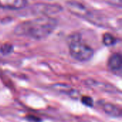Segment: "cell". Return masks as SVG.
<instances>
[{"mask_svg":"<svg viewBox=\"0 0 122 122\" xmlns=\"http://www.w3.org/2000/svg\"><path fill=\"white\" fill-rule=\"evenodd\" d=\"M57 20L50 16H40L25 21L15 28V34L34 39H43L49 36L56 29Z\"/></svg>","mask_w":122,"mask_h":122,"instance_id":"cell-1","label":"cell"},{"mask_svg":"<svg viewBox=\"0 0 122 122\" xmlns=\"http://www.w3.org/2000/svg\"><path fill=\"white\" fill-rule=\"evenodd\" d=\"M69 53L74 59L80 61H86L93 56L94 50L87 44L81 42L76 35L71 38L69 44Z\"/></svg>","mask_w":122,"mask_h":122,"instance_id":"cell-2","label":"cell"},{"mask_svg":"<svg viewBox=\"0 0 122 122\" xmlns=\"http://www.w3.org/2000/svg\"><path fill=\"white\" fill-rule=\"evenodd\" d=\"M67 9L73 14L80 17H85L89 15V10L81 3L75 1H70L66 3Z\"/></svg>","mask_w":122,"mask_h":122,"instance_id":"cell-3","label":"cell"},{"mask_svg":"<svg viewBox=\"0 0 122 122\" xmlns=\"http://www.w3.org/2000/svg\"><path fill=\"white\" fill-rule=\"evenodd\" d=\"M109 69L117 74L121 75L122 69V58L121 54L115 53L112 54L108 61Z\"/></svg>","mask_w":122,"mask_h":122,"instance_id":"cell-4","label":"cell"},{"mask_svg":"<svg viewBox=\"0 0 122 122\" xmlns=\"http://www.w3.org/2000/svg\"><path fill=\"white\" fill-rule=\"evenodd\" d=\"M27 0H0V7L10 10H19L24 8Z\"/></svg>","mask_w":122,"mask_h":122,"instance_id":"cell-5","label":"cell"},{"mask_svg":"<svg viewBox=\"0 0 122 122\" xmlns=\"http://www.w3.org/2000/svg\"><path fill=\"white\" fill-rule=\"evenodd\" d=\"M103 109L108 115L114 117H120L122 116L121 109L112 104L106 103L103 105Z\"/></svg>","mask_w":122,"mask_h":122,"instance_id":"cell-6","label":"cell"},{"mask_svg":"<svg viewBox=\"0 0 122 122\" xmlns=\"http://www.w3.org/2000/svg\"><path fill=\"white\" fill-rule=\"evenodd\" d=\"M103 43L106 46H112L117 42V39L111 34L106 33L103 36Z\"/></svg>","mask_w":122,"mask_h":122,"instance_id":"cell-7","label":"cell"},{"mask_svg":"<svg viewBox=\"0 0 122 122\" xmlns=\"http://www.w3.org/2000/svg\"><path fill=\"white\" fill-rule=\"evenodd\" d=\"M13 50V46L9 44H6L0 47V52L2 54H9Z\"/></svg>","mask_w":122,"mask_h":122,"instance_id":"cell-8","label":"cell"},{"mask_svg":"<svg viewBox=\"0 0 122 122\" xmlns=\"http://www.w3.org/2000/svg\"><path fill=\"white\" fill-rule=\"evenodd\" d=\"M81 102L87 106V107H92L93 106V104H94V102H93V99L92 97H88V96H84V97H82L81 98Z\"/></svg>","mask_w":122,"mask_h":122,"instance_id":"cell-9","label":"cell"},{"mask_svg":"<svg viewBox=\"0 0 122 122\" xmlns=\"http://www.w3.org/2000/svg\"><path fill=\"white\" fill-rule=\"evenodd\" d=\"M26 119L29 122H41V119L39 117H36L33 115H28L26 116Z\"/></svg>","mask_w":122,"mask_h":122,"instance_id":"cell-10","label":"cell"}]
</instances>
